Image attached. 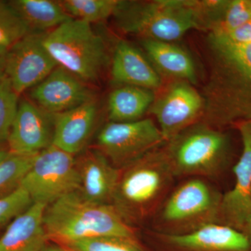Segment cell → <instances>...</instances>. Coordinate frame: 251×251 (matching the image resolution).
Segmentation results:
<instances>
[{"mask_svg": "<svg viewBox=\"0 0 251 251\" xmlns=\"http://www.w3.org/2000/svg\"><path fill=\"white\" fill-rule=\"evenodd\" d=\"M113 16L126 34L166 42L191 29L208 31L209 27L206 0L120 1Z\"/></svg>", "mask_w": 251, "mask_h": 251, "instance_id": "cell-3", "label": "cell"}, {"mask_svg": "<svg viewBox=\"0 0 251 251\" xmlns=\"http://www.w3.org/2000/svg\"><path fill=\"white\" fill-rule=\"evenodd\" d=\"M112 80L122 85H131L155 91L162 80L156 69L143 53L128 41H118L112 57Z\"/></svg>", "mask_w": 251, "mask_h": 251, "instance_id": "cell-18", "label": "cell"}, {"mask_svg": "<svg viewBox=\"0 0 251 251\" xmlns=\"http://www.w3.org/2000/svg\"><path fill=\"white\" fill-rule=\"evenodd\" d=\"M44 226L48 239L65 245L103 236L139 239L138 229L126 222L112 204L89 202L77 191L46 206Z\"/></svg>", "mask_w": 251, "mask_h": 251, "instance_id": "cell-4", "label": "cell"}, {"mask_svg": "<svg viewBox=\"0 0 251 251\" xmlns=\"http://www.w3.org/2000/svg\"><path fill=\"white\" fill-rule=\"evenodd\" d=\"M166 143L157 124L147 118L131 122H108L97 135V150L121 170Z\"/></svg>", "mask_w": 251, "mask_h": 251, "instance_id": "cell-9", "label": "cell"}, {"mask_svg": "<svg viewBox=\"0 0 251 251\" xmlns=\"http://www.w3.org/2000/svg\"><path fill=\"white\" fill-rule=\"evenodd\" d=\"M242 232L247 237L251 245V214L243 227Z\"/></svg>", "mask_w": 251, "mask_h": 251, "instance_id": "cell-32", "label": "cell"}, {"mask_svg": "<svg viewBox=\"0 0 251 251\" xmlns=\"http://www.w3.org/2000/svg\"><path fill=\"white\" fill-rule=\"evenodd\" d=\"M80 176L74 155L52 145L36 155L21 187L32 202L46 206L78 191Z\"/></svg>", "mask_w": 251, "mask_h": 251, "instance_id": "cell-8", "label": "cell"}, {"mask_svg": "<svg viewBox=\"0 0 251 251\" xmlns=\"http://www.w3.org/2000/svg\"><path fill=\"white\" fill-rule=\"evenodd\" d=\"M176 179L200 177L213 181L228 165L230 141L219 128L199 122L164 145Z\"/></svg>", "mask_w": 251, "mask_h": 251, "instance_id": "cell-6", "label": "cell"}, {"mask_svg": "<svg viewBox=\"0 0 251 251\" xmlns=\"http://www.w3.org/2000/svg\"><path fill=\"white\" fill-rule=\"evenodd\" d=\"M209 75L202 123L224 128L251 120V42H229L208 33Z\"/></svg>", "mask_w": 251, "mask_h": 251, "instance_id": "cell-1", "label": "cell"}, {"mask_svg": "<svg viewBox=\"0 0 251 251\" xmlns=\"http://www.w3.org/2000/svg\"><path fill=\"white\" fill-rule=\"evenodd\" d=\"M96 100L54 115L52 145L75 155L85 148L98 117Z\"/></svg>", "mask_w": 251, "mask_h": 251, "instance_id": "cell-17", "label": "cell"}, {"mask_svg": "<svg viewBox=\"0 0 251 251\" xmlns=\"http://www.w3.org/2000/svg\"><path fill=\"white\" fill-rule=\"evenodd\" d=\"M223 195L209 180L181 179L146 228L168 235H184L210 225L220 224Z\"/></svg>", "mask_w": 251, "mask_h": 251, "instance_id": "cell-5", "label": "cell"}, {"mask_svg": "<svg viewBox=\"0 0 251 251\" xmlns=\"http://www.w3.org/2000/svg\"><path fill=\"white\" fill-rule=\"evenodd\" d=\"M77 166L81 197L91 202L111 204L120 170L97 150L86 152L77 161Z\"/></svg>", "mask_w": 251, "mask_h": 251, "instance_id": "cell-16", "label": "cell"}, {"mask_svg": "<svg viewBox=\"0 0 251 251\" xmlns=\"http://www.w3.org/2000/svg\"><path fill=\"white\" fill-rule=\"evenodd\" d=\"M251 20V0H227L219 21L209 32L227 33Z\"/></svg>", "mask_w": 251, "mask_h": 251, "instance_id": "cell-27", "label": "cell"}, {"mask_svg": "<svg viewBox=\"0 0 251 251\" xmlns=\"http://www.w3.org/2000/svg\"><path fill=\"white\" fill-rule=\"evenodd\" d=\"M42 41L58 66L87 83L98 80L108 62L103 39L85 21L72 18L44 33Z\"/></svg>", "mask_w": 251, "mask_h": 251, "instance_id": "cell-7", "label": "cell"}, {"mask_svg": "<svg viewBox=\"0 0 251 251\" xmlns=\"http://www.w3.org/2000/svg\"><path fill=\"white\" fill-rule=\"evenodd\" d=\"M164 145L120 170L111 204L135 228L148 227L175 186L176 178Z\"/></svg>", "mask_w": 251, "mask_h": 251, "instance_id": "cell-2", "label": "cell"}, {"mask_svg": "<svg viewBox=\"0 0 251 251\" xmlns=\"http://www.w3.org/2000/svg\"><path fill=\"white\" fill-rule=\"evenodd\" d=\"M32 203L30 196L21 186L12 194L0 198V226L15 219Z\"/></svg>", "mask_w": 251, "mask_h": 251, "instance_id": "cell-29", "label": "cell"}, {"mask_svg": "<svg viewBox=\"0 0 251 251\" xmlns=\"http://www.w3.org/2000/svg\"><path fill=\"white\" fill-rule=\"evenodd\" d=\"M59 3L71 17L92 25L113 16L120 0H63Z\"/></svg>", "mask_w": 251, "mask_h": 251, "instance_id": "cell-23", "label": "cell"}, {"mask_svg": "<svg viewBox=\"0 0 251 251\" xmlns=\"http://www.w3.org/2000/svg\"><path fill=\"white\" fill-rule=\"evenodd\" d=\"M54 115L28 100L18 103L7 144L10 152L34 154L52 145Z\"/></svg>", "mask_w": 251, "mask_h": 251, "instance_id": "cell-15", "label": "cell"}, {"mask_svg": "<svg viewBox=\"0 0 251 251\" xmlns=\"http://www.w3.org/2000/svg\"><path fill=\"white\" fill-rule=\"evenodd\" d=\"M142 46L149 60L168 76L191 85L197 83L198 75L192 57L186 51L173 42L141 39Z\"/></svg>", "mask_w": 251, "mask_h": 251, "instance_id": "cell-20", "label": "cell"}, {"mask_svg": "<svg viewBox=\"0 0 251 251\" xmlns=\"http://www.w3.org/2000/svg\"><path fill=\"white\" fill-rule=\"evenodd\" d=\"M10 153L11 152H10L9 148H5L4 145L0 147V163L4 161L5 158H7L9 156Z\"/></svg>", "mask_w": 251, "mask_h": 251, "instance_id": "cell-34", "label": "cell"}, {"mask_svg": "<svg viewBox=\"0 0 251 251\" xmlns=\"http://www.w3.org/2000/svg\"><path fill=\"white\" fill-rule=\"evenodd\" d=\"M150 112L167 142L191 126L201 122L204 111V100L191 84L176 81L155 98Z\"/></svg>", "mask_w": 251, "mask_h": 251, "instance_id": "cell-10", "label": "cell"}, {"mask_svg": "<svg viewBox=\"0 0 251 251\" xmlns=\"http://www.w3.org/2000/svg\"><path fill=\"white\" fill-rule=\"evenodd\" d=\"M9 3L32 32H49L72 18L59 1L14 0Z\"/></svg>", "mask_w": 251, "mask_h": 251, "instance_id": "cell-22", "label": "cell"}, {"mask_svg": "<svg viewBox=\"0 0 251 251\" xmlns=\"http://www.w3.org/2000/svg\"><path fill=\"white\" fill-rule=\"evenodd\" d=\"M72 251H151L140 239L103 236L66 244Z\"/></svg>", "mask_w": 251, "mask_h": 251, "instance_id": "cell-25", "label": "cell"}, {"mask_svg": "<svg viewBox=\"0 0 251 251\" xmlns=\"http://www.w3.org/2000/svg\"><path fill=\"white\" fill-rule=\"evenodd\" d=\"M41 251H72L70 249H68V248L62 247L61 246L58 245H50L47 246L46 245V247L42 249Z\"/></svg>", "mask_w": 251, "mask_h": 251, "instance_id": "cell-33", "label": "cell"}, {"mask_svg": "<svg viewBox=\"0 0 251 251\" xmlns=\"http://www.w3.org/2000/svg\"><path fill=\"white\" fill-rule=\"evenodd\" d=\"M44 34L30 31L7 50L4 75L18 96L40 83L58 66L43 44Z\"/></svg>", "mask_w": 251, "mask_h": 251, "instance_id": "cell-11", "label": "cell"}, {"mask_svg": "<svg viewBox=\"0 0 251 251\" xmlns=\"http://www.w3.org/2000/svg\"><path fill=\"white\" fill-rule=\"evenodd\" d=\"M18 97L6 75L0 76V147L7 143L18 106Z\"/></svg>", "mask_w": 251, "mask_h": 251, "instance_id": "cell-28", "label": "cell"}, {"mask_svg": "<svg viewBox=\"0 0 251 251\" xmlns=\"http://www.w3.org/2000/svg\"><path fill=\"white\" fill-rule=\"evenodd\" d=\"M46 206L32 203L13 219L0 237V251H41L48 239L44 214Z\"/></svg>", "mask_w": 251, "mask_h": 251, "instance_id": "cell-19", "label": "cell"}, {"mask_svg": "<svg viewBox=\"0 0 251 251\" xmlns=\"http://www.w3.org/2000/svg\"><path fill=\"white\" fill-rule=\"evenodd\" d=\"M218 36H221L225 40L229 42L241 44V43L251 42V20L247 24L235 30L227 33H219Z\"/></svg>", "mask_w": 251, "mask_h": 251, "instance_id": "cell-30", "label": "cell"}, {"mask_svg": "<svg viewBox=\"0 0 251 251\" xmlns=\"http://www.w3.org/2000/svg\"><path fill=\"white\" fill-rule=\"evenodd\" d=\"M7 50L6 48L0 46V76L4 74L5 61H6Z\"/></svg>", "mask_w": 251, "mask_h": 251, "instance_id": "cell-31", "label": "cell"}, {"mask_svg": "<svg viewBox=\"0 0 251 251\" xmlns=\"http://www.w3.org/2000/svg\"><path fill=\"white\" fill-rule=\"evenodd\" d=\"M37 153H11L0 163V198L12 194L21 187L23 180L32 166Z\"/></svg>", "mask_w": 251, "mask_h": 251, "instance_id": "cell-24", "label": "cell"}, {"mask_svg": "<svg viewBox=\"0 0 251 251\" xmlns=\"http://www.w3.org/2000/svg\"><path fill=\"white\" fill-rule=\"evenodd\" d=\"M30 97L33 103L54 115L95 100L88 83L60 66L31 88Z\"/></svg>", "mask_w": 251, "mask_h": 251, "instance_id": "cell-14", "label": "cell"}, {"mask_svg": "<svg viewBox=\"0 0 251 251\" xmlns=\"http://www.w3.org/2000/svg\"><path fill=\"white\" fill-rule=\"evenodd\" d=\"M145 244L151 251H251L247 237L222 224H212L184 235H168L145 228Z\"/></svg>", "mask_w": 251, "mask_h": 251, "instance_id": "cell-12", "label": "cell"}, {"mask_svg": "<svg viewBox=\"0 0 251 251\" xmlns=\"http://www.w3.org/2000/svg\"><path fill=\"white\" fill-rule=\"evenodd\" d=\"M153 91L131 85H122L112 91L108 101V117L112 122L142 120L154 101Z\"/></svg>", "mask_w": 251, "mask_h": 251, "instance_id": "cell-21", "label": "cell"}, {"mask_svg": "<svg viewBox=\"0 0 251 251\" xmlns=\"http://www.w3.org/2000/svg\"><path fill=\"white\" fill-rule=\"evenodd\" d=\"M243 150L233 168L234 185L223 195L220 224L242 232L251 214V120L238 122Z\"/></svg>", "mask_w": 251, "mask_h": 251, "instance_id": "cell-13", "label": "cell"}, {"mask_svg": "<svg viewBox=\"0 0 251 251\" xmlns=\"http://www.w3.org/2000/svg\"><path fill=\"white\" fill-rule=\"evenodd\" d=\"M29 32L27 24L9 1L0 0V46L9 49Z\"/></svg>", "mask_w": 251, "mask_h": 251, "instance_id": "cell-26", "label": "cell"}]
</instances>
